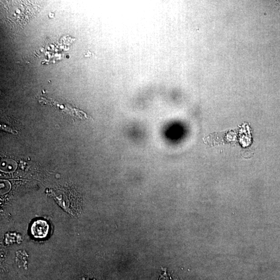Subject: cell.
I'll return each instance as SVG.
<instances>
[{
    "label": "cell",
    "mask_w": 280,
    "mask_h": 280,
    "mask_svg": "<svg viewBox=\"0 0 280 280\" xmlns=\"http://www.w3.org/2000/svg\"><path fill=\"white\" fill-rule=\"evenodd\" d=\"M1 129L2 130H3V131H7V132L12 133L13 134H15L16 133L15 131H16L13 130L12 128H11L10 127H7L6 126H5L4 125H1Z\"/></svg>",
    "instance_id": "obj_2"
},
{
    "label": "cell",
    "mask_w": 280,
    "mask_h": 280,
    "mask_svg": "<svg viewBox=\"0 0 280 280\" xmlns=\"http://www.w3.org/2000/svg\"><path fill=\"white\" fill-rule=\"evenodd\" d=\"M30 230L35 238L44 239L48 237L49 233L50 225L46 221L37 220L32 223Z\"/></svg>",
    "instance_id": "obj_1"
}]
</instances>
